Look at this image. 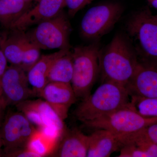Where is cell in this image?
Masks as SVG:
<instances>
[{"mask_svg": "<svg viewBox=\"0 0 157 157\" xmlns=\"http://www.w3.org/2000/svg\"><path fill=\"white\" fill-rule=\"evenodd\" d=\"M99 63L103 82H113L125 86L133 76L138 61L128 39L117 34L104 50L101 49Z\"/></svg>", "mask_w": 157, "mask_h": 157, "instance_id": "cell-1", "label": "cell"}, {"mask_svg": "<svg viewBox=\"0 0 157 157\" xmlns=\"http://www.w3.org/2000/svg\"><path fill=\"white\" fill-rule=\"evenodd\" d=\"M131 96L125 86L111 81L103 83L78 105L75 115L82 122L106 116L129 106Z\"/></svg>", "mask_w": 157, "mask_h": 157, "instance_id": "cell-2", "label": "cell"}, {"mask_svg": "<svg viewBox=\"0 0 157 157\" xmlns=\"http://www.w3.org/2000/svg\"><path fill=\"white\" fill-rule=\"evenodd\" d=\"M129 41L140 63L157 65V19L150 11L137 12L127 23Z\"/></svg>", "mask_w": 157, "mask_h": 157, "instance_id": "cell-3", "label": "cell"}, {"mask_svg": "<svg viewBox=\"0 0 157 157\" xmlns=\"http://www.w3.org/2000/svg\"><path fill=\"white\" fill-rule=\"evenodd\" d=\"M100 46L95 42L77 46L72 51L73 75L71 85L77 99L83 100L91 91L100 74Z\"/></svg>", "mask_w": 157, "mask_h": 157, "instance_id": "cell-4", "label": "cell"}, {"mask_svg": "<svg viewBox=\"0 0 157 157\" xmlns=\"http://www.w3.org/2000/svg\"><path fill=\"white\" fill-rule=\"evenodd\" d=\"M156 122L157 117L144 116L129 105L106 116L82 123L90 128L104 129L122 135L138 132Z\"/></svg>", "mask_w": 157, "mask_h": 157, "instance_id": "cell-5", "label": "cell"}, {"mask_svg": "<svg viewBox=\"0 0 157 157\" xmlns=\"http://www.w3.org/2000/svg\"><path fill=\"white\" fill-rule=\"evenodd\" d=\"M71 27L66 15H58L37 25L27 35L41 49H70Z\"/></svg>", "mask_w": 157, "mask_h": 157, "instance_id": "cell-6", "label": "cell"}, {"mask_svg": "<svg viewBox=\"0 0 157 157\" xmlns=\"http://www.w3.org/2000/svg\"><path fill=\"white\" fill-rule=\"evenodd\" d=\"M123 8L117 3H108L89 9L81 21L80 30L86 39H97L105 35L120 18Z\"/></svg>", "mask_w": 157, "mask_h": 157, "instance_id": "cell-7", "label": "cell"}, {"mask_svg": "<svg viewBox=\"0 0 157 157\" xmlns=\"http://www.w3.org/2000/svg\"><path fill=\"white\" fill-rule=\"evenodd\" d=\"M36 129L21 111L9 113L0 129L5 155L21 149L28 143Z\"/></svg>", "mask_w": 157, "mask_h": 157, "instance_id": "cell-8", "label": "cell"}, {"mask_svg": "<svg viewBox=\"0 0 157 157\" xmlns=\"http://www.w3.org/2000/svg\"><path fill=\"white\" fill-rule=\"evenodd\" d=\"M3 100L6 106L17 105L36 97L29 87L27 73L20 66L11 65L0 78Z\"/></svg>", "mask_w": 157, "mask_h": 157, "instance_id": "cell-9", "label": "cell"}, {"mask_svg": "<svg viewBox=\"0 0 157 157\" xmlns=\"http://www.w3.org/2000/svg\"><path fill=\"white\" fill-rule=\"evenodd\" d=\"M31 8L15 21L9 29L25 31L58 15L66 7L65 0H38Z\"/></svg>", "mask_w": 157, "mask_h": 157, "instance_id": "cell-10", "label": "cell"}, {"mask_svg": "<svg viewBox=\"0 0 157 157\" xmlns=\"http://www.w3.org/2000/svg\"><path fill=\"white\" fill-rule=\"evenodd\" d=\"M125 87L130 96L157 98V65L138 62Z\"/></svg>", "mask_w": 157, "mask_h": 157, "instance_id": "cell-11", "label": "cell"}, {"mask_svg": "<svg viewBox=\"0 0 157 157\" xmlns=\"http://www.w3.org/2000/svg\"><path fill=\"white\" fill-rule=\"evenodd\" d=\"M63 121L68 117L70 107L77 101L71 83L49 82L40 95Z\"/></svg>", "mask_w": 157, "mask_h": 157, "instance_id": "cell-12", "label": "cell"}, {"mask_svg": "<svg viewBox=\"0 0 157 157\" xmlns=\"http://www.w3.org/2000/svg\"><path fill=\"white\" fill-rule=\"evenodd\" d=\"M121 143L119 157H157V144L139 131L117 135Z\"/></svg>", "mask_w": 157, "mask_h": 157, "instance_id": "cell-13", "label": "cell"}, {"mask_svg": "<svg viewBox=\"0 0 157 157\" xmlns=\"http://www.w3.org/2000/svg\"><path fill=\"white\" fill-rule=\"evenodd\" d=\"M53 155L61 157H87L89 135L74 128L66 129Z\"/></svg>", "mask_w": 157, "mask_h": 157, "instance_id": "cell-14", "label": "cell"}, {"mask_svg": "<svg viewBox=\"0 0 157 157\" xmlns=\"http://www.w3.org/2000/svg\"><path fill=\"white\" fill-rule=\"evenodd\" d=\"M121 147L117 135L104 129H97L89 135L87 157H109Z\"/></svg>", "mask_w": 157, "mask_h": 157, "instance_id": "cell-15", "label": "cell"}, {"mask_svg": "<svg viewBox=\"0 0 157 157\" xmlns=\"http://www.w3.org/2000/svg\"><path fill=\"white\" fill-rule=\"evenodd\" d=\"M70 49H60L54 53L41 56L27 73L29 84L36 96L40 97L43 88L48 83L47 76L54 62Z\"/></svg>", "mask_w": 157, "mask_h": 157, "instance_id": "cell-16", "label": "cell"}, {"mask_svg": "<svg viewBox=\"0 0 157 157\" xmlns=\"http://www.w3.org/2000/svg\"><path fill=\"white\" fill-rule=\"evenodd\" d=\"M0 36V46L11 65L20 66L23 52L25 31L9 29Z\"/></svg>", "mask_w": 157, "mask_h": 157, "instance_id": "cell-17", "label": "cell"}, {"mask_svg": "<svg viewBox=\"0 0 157 157\" xmlns=\"http://www.w3.org/2000/svg\"><path fill=\"white\" fill-rule=\"evenodd\" d=\"M25 0H0V24L7 29L31 7Z\"/></svg>", "mask_w": 157, "mask_h": 157, "instance_id": "cell-18", "label": "cell"}, {"mask_svg": "<svg viewBox=\"0 0 157 157\" xmlns=\"http://www.w3.org/2000/svg\"><path fill=\"white\" fill-rule=\"evenodd\" d=\"M73 75V56L70 49L55 61L48 72L47 79L48 82L71 83Z\"/></svg>", "mask_w": 157, "mask_h": 157, "instance_id": "cell-19", "label": "cell"}, {"mask_svg": "<svg viewBox=\"0 0 157 157\" xmlns=\"http://www.w3.org/2000/svg\"><path fill=\"white\" fill-rule=\"evenodd\" d=\"M28 107L36 110L44 118L49 125L54 126L62 134L66 130L63 121L50 105L45 101L41 100L36 101H26L22 102Z\"/></svg>", "mask_w": 157, "mask_h": 157, "instance_id": "cell-20", "label": "cell"}, {"mask_svg": "<svg viewBox=\"0 0 157 157\" xmlns=\"http://www.w3.org/2000/svg\"><path fill=\"white\" fill-rule=\"evenodd\" d=\"M41 50V48L33 42L25 33L22 62L20 67L26 73L40 59Z\"/></svg>", "mask_w": 157, "mask_h": 157, "instance_id": "cell-21", "label": "cell"}, {"mask_svg": "<svg viewBox=\"0 0 157 157\" xmlns=\"http://www.w3.org/2000/svg\"><path fill=\"white\" fill-rule=\"evenodd\" d=\"M55 144L46 138L38 129L29 140L27 148L38 155L39 157H41L52 153Z\"/></svg>", "mask_w": 157, "mask_h": 157, "instance_id": "cell-22", "label": "cell"}, {"mask_svg": "<svg viewBox=\"0 0 157 157\" xmlns=\"http://www.w3.org/2000/svg\"><path fill=\"white\" fill-rule=\"evenodd\" d=\"M130 107L146 117H157V98L131 96Z\"/></svg>", "mask_w": 157, "mask_h": 157, "instance_id": "cell-23", "label": "cell"}, {"mask_svg": "<svg viewBox=\"0 0 157 157\" xmlns=\"http://www.w3.org/2000/svg\"><path fill=\"white\" fill-rule=\"evenodd\" d=\"M93 0H65V6L67 8L68 14L73 17L79 10L89 4Z\"/></svg>", "mask_w": 157, "mask_h": 157, "instance_id": "cell-24", "label": "cell"}, {"mask_svg": "<svg viewBox=\"0 0 157 157\" xmlns=\"http://www.w3.org/2000/svg\"><path fill=\"white\" fill-rule=\"evenodd\" d=\"M139 132L157 144V122L150 125Z\"/></svg>", "mask_w": 157, "mask_h": 157, "instance_id": "cell-25", "label": "cell"}, {"mask_svg": "<svg viewBox=\"0 0 157 157\" xmlns=\"http://www.w3.org/2000/svg\"><path fill=\"white\" fill-rule=\"evenodd\" d=\"M10 157H39V155L27 148L21 149L6 155Z\"/></svg>", "mask_w": 157, "mask_h": 157, "instance_id": "cell-26", "label": "cell"}, {"mask_svg": "<svg viewBox=\"0 0 157 157\" xmlns=\"http://www.w3.org/2000/svg\"><path fill=\"white\" fill-rule=\"evenodd\" d=\"M8 61L0 46V78L8 67Z\"/></svg>", "mask_w": 157, "mask_h": 157, "instance_id": "cell-27", "label": "cell"}, {"mask_svg": "<svg viewBox=\"0 0 157 157\" xmlns=\"http://www.w3.org/2000/svg\"><path fill=\"white\" fill-rule=\"evenodd\" d=\"M151 6L157 10V0H147Z\"/></svg>", "mask_w": 157, "mask_h": 157, "instance_id": "cell-28", "label": "cell"}, {"mask_svg": "<svg viewBox=\"0 0 157 157\" xmlns=\"http://www.w3.org/2000/svg\"><path fill=\"white\" fill-rule=\"evenodd\" d=\"M6 107H6V105H5L4 102H2V103L0 104V118H1V117H2V113L3 110L6 109Z\"/></svg>", "mask_w": 157, "mask_h": 157, "instance_id": "cell-29", "label": "cell"}, {"mask_svg": "<svg viewBox=\"0 0 157 157\" xmlns=\"http://www.w3.org/2000/svg\"><path fill=\"white\" fill-rule=\"evenodd\" d=\"M4 101L3 99L2 92V87H1V83H0V104Z\"/></svg>", "mask_w": 157, "mask_h": 157, "instance_id": "cell-30", "label": "cell"}, {"mask_svg": "<svg viewBox=\"0 0 157 157\" xmlns=\"http://www.w3.org/2000/svg\"><path fill=\"white\" fill-rule=\"evenodd\" d=\"M3 146L2 142V137L1 136V133H0V150H1V147Z\"/></svg>", "mask_w": 157, "mask_h": 157, "instance_id": "cell-31", "label": "cell"}, {"mask_svg": "<svg viewBox=\"0 0 157 157\" xmlns=\"http://www.w3.org/2000/svg\"><path fill=\"white\" fill-rule=\"evenodd\" d=\"M25 1H26L27 2H28L32 3L33 2H37L38 0H25Z\"/></svg>", "mask_w": 157, "mask_h": 157, "instance_id": "cell-32", "label": "cell"}, {"mask_svg": "<svg viewBox=\"0 0 157 157\" xmlns=\"http://www.w3.org/2000/svg\"><path fill=\"white\" fill-rule=\"evenodd\" d=\"M155 16L156 17V18L157 19V15H155Z\"/></svg>", "mask_w": 157, "mask_h": 157, "instance_id": "cell-33", "label": "cell"}]
</instances>
